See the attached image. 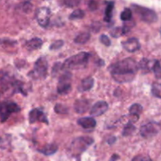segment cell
Instances as JSON below:
<instances>
[{
    "instance_id": "obj_1",
    "label": "cell",
    "mask_w": 161,
    "mask_h": 161,
    "mask_svg": "<svg viewBox=\"0 0 161 161\" xmlns=\"http://www.w3.org/2000/svg\"><path fill=\"white\" fill-rule=\"evenodd\" d=\"M138 69V64L132 58H126L109 66L113 78L120 83L131 82Z\"/></svg>"
},
{
    "instance_id": "obj_2",
    "label": "cell",
    "mask_w": 161,
    "mask_h": 161,
    "mask_svg": "<svg viewBox=\"0 0 161 161\" xmlns=\"http://www.w3.org/2000/svg\"><path fill=\"white\" fill-rule=\"evenodd\" d=\"M91 55L86 52H80L77 54L70 57L63 64L64 69H80L85 68L91 58Z\"/></svg>"
},
{
    "instance_id": "obj_3",
    "label": "cell",
    "mask_w": 161,
    "mask_h": 161,
    "mask_svg": "<svg viewBox=\"0 0 161 161\" xmlns=\"http://www.w3.org/2000/svg\"><path fill=\"white\" fill-rule=\"evenodd\" d=\"M48 62L46 58L41 57L35 62L33 70L28 73V76L33 80H43L47 75Z\"/></svg>"
},
{
    "instance_id": "obj_4",
    "label": "cell",
    "mask_w": 161,
    "mask_h": 161,
    "mask_svg": "<svg viewBox=\"0 0 161 161\" xmlns=\"http://www.w3.org/2000/svg\"><path fill=\"white\" fill-rule=\"evenodd\" d=\"M131 7L133 10L139 16L140 19L146 23L152 24L157 22L158 20L157 14L153 9L136 4H133Z\"/></svg>"
},
{
    "instance_id": "obj_5",
    "label": "cell",
    "mask_w": 161,
    "mask_h": 161,
    "mask_svg": "<svg viewBox=\"0 0 161 161\" xmlns=\"http://www.w3.org/2000/svg\"><path fill=\"white\" fill-rule=\"evenodd\" d=\"M20 111V106L14 102H0V120L2 123H4L7 120L11 113H18Z\"/></svg>"
},
{
    "instance_id": "obj_6",
    "label": "cell",
    "mask_w": 161,
    "mask_h": 161,
    "mask_svg": "<svg viewBox=\"0 0 161 161\" xmlns=\"http://www.w3.org/2000/svg\"><path fill=\"white\" fill-rule=\"evenodd\" d=\"M94 143V139L90 137H79L72 141L71 149L74 153H81Z\"/></svg>"
},
{
    "instance_id": "obj_7",
    "label": "cell",
    "mask_w": 161,
    "mask_h": 161,
    "mask_svg": "<svg viewBox=\"0 0 161 161\" xmlns=\"http://www.w3.org/2000/svg\"><path fill=\"white\" fill-rule=\"evenodd\" d=\"M72 78V75L69 72H65L62 75H60L58 87H57L58 94L64 95V94H67L70 92L71 89H72V83H71Z\"/></svg>"
},
{
    "instance_id": "obj_8",
    "label": "cell",
    "mask_w": 161,
    "mask_h": 161,
    "mask_svg": "<svg viewBox=\"0 0 161 161\" xmlns=\"http://www.w3.org/2000/svg\"><path fill=\"white\" fill-rule=\"evenodd\" d=\"M160 131V125L156 123H149L142 126L140 135L144 138H151L155 137Z\"/></svg>"
},
{
    "instance_id": "obj_9",
    "label": "cell",
    "mask_w": 161,
    "mask_h": 161,
    "mask_svg": "<svg viewBox=\"0 0 161 161\" xmlns=\"http://www.w3.org/2000/svg\"><path fill=\"white\" fill-rule=\"evenodd\" d=\"M51 12L47 7H40L36 10V17L40 26L47 28L50 23V17Z\"/></svg>"
},
{
    "instance_id": "obj_10",
    "label": "cell",
    "mask_w": 161,
    "mask_h": 161,
    "mask_svg": "<svg viewBox=\"0 0 161 161\" xmlns=\"http://www.w3.org/2000/svg\"><path fill=\"white\" fill-rule=\"evenodd\" d=\"M28 116H29V123L31 124H35L36 122L45 123L47 125L49 124V121L47 119V116L39 108H34V109L31 110Z\"/></svg>"
},
{
    "instance_id": "obj_11",
    "label": "cell",
    "mask_w": 161,
    "mask_h": 161,
    "mask_svg": "<svg viewBox=\"0 0 161 161\" xmlns=\"http://www.w3.org/2000/svg\"><path fill=\"white\" fill-rule=\"evenodd\" d=\"M108 109V103L106 102H105V101H99V102L94 104V105L91 108L90 113H91V115L92 116H99L106 113Z\"/></svg>"
},
{
    "instance_id": "obj_12",
    "label": "cell",
    "mask_w": 161,
    "mask_h": 161,
    "mask_svg": "<svg viewBox=\"0 0 161 161\" xmlns=\"http://www.w3.org/2000/svg\"><path fill=\"white\" fill-rule=\"evenodd\" d=\"M122 46L124 49H125L127 51L130 52V53H135L141 48L139 40L136 38H130L126 41H124L122 42Z\"/></svg>"
},
{
    "instance_id": "obj_13",
    "label": "cell",
    "mask_w": 161,
    "mask_h": 161,
    "mask_svg": "<svg viewBox=\"0 0 161 161\" xmlns=\"http://www.w3.org/2000/svg\"><path fill=\"white\" fill-rule=\"evenodd\" d=\"M91 101L88 99H78L74 103V109L77 113H84L90 108Z\"/></svg>"
},
{
    "instance_id": "obj_14",
    "label": "cell",
    "mask_w": 161,
    "mask_h": 161,
    "mask_svg": "<svg viewBox=\"0 0 161 161\" xmlns=\"http://www.w3.org/2000/svg\"><path fill=\"white\" fill-rule=\"evenodd\" d=\"M77 124L83 129L92 130L96 127L97 122L93 117H82L77 120Z\"/></svg>"
},
{
    "instance_id": "obj_15",
    "label": "cell",
    "mask_w": 161,
    "mask_h": 161,
    "mask_svg": "<svg viewBox=\"0 0 161 161\" xmlns=\"http://www.w3.org/2000/svg\"><path fill=\"white\" fill-rule=\"evenodd\" d=\"M94 79L91 77H86V78L83 79L80 83V86H79V91L80 92H85V91H88L91 90L94 86Z\"/></svg>"
},
{
    "instance_id": "obj_16",
    "label": "cell",
    "mask_w": 161,
    "mask_h": 161,
    "mask_svg": "<svg viewBox=\"0 0 161 161\" xmlns=\"http://www.w3.org/2000/svg\"><path fill=\"white\" fill-rule=\"evenodd\" d=\"M154 61H150L146 58H142L138 63V69H141L143 73H148L152 71Z\"/></svg>"
},
{
    "instance_id": "obj_17",
    "label": "cell",
    "mask_w": 161,
    "mask_h": 161,
    "mask_svg": "<svg viewBox=\"0 0 161 161\" xmlns=\"http://www.w3.org/2000/svg\"><path fill=\"white\" fill-rule=\"evenodd\" d=\"M42 46V40L39 38H33L30 40L27 41L25 43V47L28 50H35L41 48Z\"/></svg>"
},
{
    "instance_id": "obj_18",
    "label": "cell",
    "mask_w": 161,
    "mask_h": 161,
    "mask_svg": "<svg viewBox=\"0 0 161 161\" xmlns=\"http://www.w3.org/2000/svg\"><path fill=\"white\" fill-rule=\"evenodd\" d=\"M115 3L113 1L107 2L106 7L105 9V16H104V20L105 22H110L113 17V9H114Z\"/></svg>"
},
{
    "instance_id": "obj_19",
    "label": "cell",
    "mask_w": 161,
    "mask_h": 161,
    "mask_svg": "<svg viewBox=\"0 0 161 161\" xmlns=\"http://www.w3.org/2000/svg\"><path fill=\"white\" fill-rule=\"evenodd\" d=\"M58 147L56 144H47L42 149H39V152L46 156H50L54 154L58 151Z\"/></svg>"
},
{
    "instance_id": "obj_20",
    "label": "cell",
    "mask_w": 161,
    "mask_h": 161,
    "mask_svg": "<svg viewBox=\"0 0 161 161\" xmlns=\"http://www.w3.org/2000/svg\"><path fill=\"white\" fill-rule=\"evenodd\" d=\"M91 39V34L89 32H81L77 35L74 39V42L77 44H84L87 42Z\"/></svg>"
},
{
    "instance_id": "obj_21",
    "label": "cell",
    "mask_w": 161,
    "mask_h": 161,
    "mask_svg": "<svg viewBox=\"0 0 161 161\" xmlns=\"http://www.w3.org/2000/svg\"><path fill=\"white\" fill-rule=\"evenodd\" d=\"M12 141V136L10 135H5L0 137V149H6L9 147Z\"/></svg>"
},
{
    "instance_id": "obj_22",
    "label": "cell",
    "mask_w": 161,
    "mask_h": 161,
    "mask_svg": "<svg viewBox=\"0 0 161 161\" xmlns=\"http://www.w3.org/2000/svg\"><path fill=\"white\" fill-rule=\"evenodd\" d=\"M135 130H136V127L134 125L133 123H132L131 121H129V122L127 123V124H126L125 126H124V130H123L122 132L123 136L127 137L129 136V135H131L135 131Z\"/></svg>"
},
{
    "instance_id": "obj_23",
    "label": "cell",
    "mask_w": 161,
    "mask_h": 161,
    "mask_svg": "<svg viewBox=\"0 0 161 161\" xmlns=\"http://www.w3.org/2000/svg\"><path fill=\"white\" fill-rule=\"evenodd\" d=\"M143 108L140 104L135 103L133 104L129 108V113H130V115L131 116H139L140 114L142 113Z\"/></svg>"
},
{
    "instance_id": "obj_24",
    "label": "cell",
    "mask_w": 161,
    "mask_h": 161,
    "mask_svg": "<svg viewBox=\"0 0 161 161\" xmlns=\"http://www.w3.org/2000/svg\"><path fill=\"white\" fill-rule=\"evenodd\" d=\"M151 92L153 96L158 98H161V83H153L151 87Z\"/></svg>"
},
{
    "instance_id": "obj_25",
    "label": "cell",
    "mask_w": 161,
    "mask_h": 161,
    "mask_svg": "<svg viewBox=\"0 0 161 161\" xmlns=\"http://www.w3.org/2000/svg\"><path fill=\"white\" fill-rule=\"evenodd\" d=\"M85 16L84 11L82 9H75L74 10L72 14L69 16V20H78V19L83 18Z\"/></svg>"
},
{
    "instance_id": "obj_26",
    "label": "cell",
    "mask_w": 161,
    "mask_h": 161,
    "mask_svg": "<svg viewBox=\"0 0 161 161\" xmlns=\"http://www.w3.org/2000/svg\"><path fill=\"white\" fill-rule=\"evenodd\" d=\"M132 18V11L129 8H125L120 14V19L123 21H128Z\"/></svg>"
},
{
    "instance_id": "obj_27",
    "label": "cell",
    "mask_w": 161,
    "mask_h": 161,
    "mask_svg": "<svg viewBox=\"0 0 161 161\" xmlns=\"http://www.w3.org/2000/svg\"><path fill=\"white\" fill-rule=\"evenodd\" d=\"M152 71H153L156 78L160 80L161 79V62L159 61H154Z\"/></svg>"
},
{
    "instance_id": "obj_28",
    "label": "cell",
    "mask_w": 161,
    "mask_h": 161,
    "mask_svg": "<svg viewBox=\"0 0 161 161\" xmlns=\"http://www.w3.org/2000/svg\"><path fill=\"white\" fill-rule=\"evenodd\" d=\"M110 35L114 38H119L125 35V32H124L123 27H116V28L112 29V31H110Z\"/></svg>"
},
{
    "instance_id": "obj_29",
    "label": "cell",
    "mask_w": 161,
    "mask_h": 161,
    "mask_svg": "<svg viewBox=\"0 0 161 161\" xmlns=\"http://www.w3.org/2000/svg\"><path fill=\"white\" fill-rule=\"evenodd\" d=\"M54 111L58 114H67L69 113V108L64 105L57 104L54 106Z\"/></svg>"
},
{
    "instance_id": "obj_30",
    "label": "cell",
    "mask_w": 161,
    "mask_h": 161,
    "mask_svg": "<svg viewBox=\"0 0 161 161\" xmlns=\"http://www.w3.org/2000/svg\"><path fill=\"white\" fill-rule=\"evenodd\" d=\"M81 0H64L63 3L65 6L69 8H73L78 6L80 3Z\"/></svg>"
},
{
    "instance_id": "obj_31",
    "label": "cell",
    "mask_w": 161,
    "mask_h": 161,
    "mask_svg": "<svg viewBox=\"0 0 161 161\" xmlns=\"http://www.w3.org/2000/svg\"><path fill=\"white\" fill-rule=\"evenodd\" d=\"M63 69V64L60 62H57L53 64V69H52V75L54 76V75H57L60 72H61Z\"/></svg>"
},
{
    "instance_id": "obj_32",
    "label": "cell",
    "mask_w": 161,
    "mask_h": 161,
    "mask_svg": "<svg viewBox=\"0 0 161 161\" xmlns=\"http://www.w3.org/2000/svg\"><path fill=\"white\" fill-rule=\"evenodd\" d=\"M125 23H124V25H123V28H124V32H125V35L127 34V33H128L129 31H130V29H131L133 27H135V24L134 21H130V20H128V21H124Z\"/></svg>"
},
{
    "instance_id": "obj_33",
    "label": "cell",
    "mask_w": 161,
    "mask_h": 161,
    "mask_svg": "<svg viewBox=\"0 0 161 161\" xmlns=\"http://www.w3.org/2000/svg\"><path fill=\"white\" fill-rule=\"evenodd\" d=\"M20 7H21V10L23 11L24 13L28 14L29 12H31V9H32V5H31V3H29V2H25V3H22Z\"/></svg>"
},
{
    "instance_id": "obj_34",
    "label": "cell",
    "mask_w": 161,
    "mask_h": 161,
    "mask_svg": "<svg viewBox=\"0 0 161 161\" xmlns=\"http://www.w3.org/2000/svg\"><path fill=\"white\" fill-rule=\"evenodd\" d=\"M63 46H64V41L57 40L55 41V42H53V43L50 46V50H58V49H60L61 47H62Z\"/></svg>"
},
{
    "instance_id": "obj_35",
    "label": "cell",
    "mask_w": 161,
    "mask_h": 161,
    "mask_svg": "<svg viewBox=\"0 0 161 161\" xmlns=\"http://www.w3.org/2000/svg\"><path fill=\"white\" fill-rule=\"evenodd\" d=\"M100 39L101 42H102V44H104L105 46H106V47H109V46L111 45V40H110V39L106 36V35H102V36H100V39Z\"/></svg>"
},
{
    "instance_id": "obj_36",
    "label": "cell",
    "mask_w": 161,
    "mask_h": 161,
    "mask_svg": "<svg viewBox=\"0 0 161 161\" xmlns=\"http://www.w3.org/2000/svg\"><path fill=\"white\" fill-rule=\"evenodd\" d=\"M131 161H153V160L150 157H148V156L138 155L134 157Z\"/></svg>"
},
{
    "instance_id": "obj_37",
    "label": "cell",
    "mask_w": 161,
    "mask_h": 161,
    "mask_svg": "<svg viewBox=\"0 0 161 161\" xmlns=\"http://www.w3.org/2000/svg\"><path fill=\"white\" fill-rule=\"evenodd\" d=\"M88 7L91 11H95L98 8V3L95 0H90L88 3Z\"/></svg>"
},
{
    "instance_id": "obj_38",
    "label": "cell",
    "mask_w": 161,
    "mask_h": 161,
    "mask_svg": "<svg viewBox=\"0 0 161 161\" xmlns=\"http://www.w3.org/2000/svg\"><path fill=\"white\" fill-rule=\"evenodd\" d=\"M16 43H17V42H16V41L11 40V39H0V44H2V45L13 46V45H15Z\"/></svg>"
},
{
    "instance_id": "obj_39",
    "label": "cell",
    "mask_w": 161,
    "mask_h": 161,
    "mask_svg": "<svg viewBox=\"0 0 161 161\" xmlns=\"http://www.w3.org/2000/svg\"><path fill=\"white\" fill-rule=\"evenodd\" d=\"M101 27H102V25H101L100 22L95 21L94 23H92V25H91V29L94 32H97V31H100Z\"/></svg>"
},
{
    "instance_id": "obj_40",
    "label": "cell",
    "mask_w": 161,
    "mask_h": 161,
    "mask_svg": "<svg viewBox=\"0 0 161 161\" xmlns=\"http://www.w3.org/2000/svg\"><path fill=\"white\" fill-rule=\"evenodd\" d=\"M116 137H110L108 139V143L109 145H112V144H114L115 142H116Z\"/></svg>"
},
{
    "instance_id": "obj_41",
    "label": "cell",
    "mask_w": 161,
    "mask_h": 161,
    "mask_svg": "<svg viewBox=\"0 0 161 161\" xmlns=\"http://www.w3.org/2000/svg\"><path fill=\"white\" fill-rule=\"evenodd\" d=\"M119 159V157L117 155V154H113L111 157V160L110 161H116Z\"/></svg>"
},
{
    "instance_id": "obj_42",
    "label": "cell",
    "mask_w": 161,
    "mask_h": 161,
    "mask_svg": "<svg viewBox=\"0 0 161 161\" xmlns=\"http://www.w3.org/2000/svg\"><path fill=\"white\" fill-rule=\"evenodd\" d=\"M160 36H161V28H160Z\"/></svg>"
}]
</instances>
